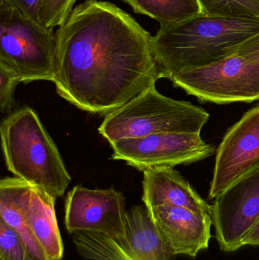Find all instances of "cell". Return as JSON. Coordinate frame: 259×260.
I'll list each match as a JSON object with an SVG mask.
<instances>
[{
  "label": "cell",
  "instance_id": "1",
  "mask_svg": "<svg viewBox=\"0 0 259 260\" xmlns=\"http://www.w3.org/2000/svg\"><path fill=\"white\" fill-rule=\"evenodd\" d=\"M56 35L53 83L60 97L82 111L108 115L162 79L153 36L113 3L87 0Z\"/></svg>",
  "mask_w": 259,
  "mask_h": 260
},
{
  "label": "cell",
  "instance_id": "2",
  "mask_svg": "<svg viewBox=\"0 0 259 260\" xmlns=\"http://www.w3.org/2000/svg\"><path fill=\"white\" fill-rule=\"evenodd\" d=\"M259 33V19H234L201 12L160 26L153 36L155 59L164 79L205 67L235 54L245 41Z\"/></svg>",
  "mask_w": 259,
  "mask_h": 260
},
{
  "label": "cell",
  "instance_id": "3",
  "mask_svg": "<svg viewBox=\"0 0 259 260\" xmlns=\"http://www.w3.org/2000/svg\"><path fill=\"white\" fill-rule=\"evenodd\" d=\"M1 145L8 170L55 199L62 197L71 177L56 144L34 111L24 107L2 121Z\"/></svg>",
  "mask_w": 259,
  "mask_h": 260
},
{
  "label": "cell",
  "instance_id": "4",
  "mask_svg": "<svg viewBox=\"0 0 259 260\" xmlns=\"http://www.w3.org/2000/svg\"><path fill=\"white\" fill-rule=\"evenodd\" d=\"M209 118L203 108L166 97L154 86L105 116L98 131L109 144L161 133L200 134Z\"/></svg>",
  "mask_w": 259,
  "mask_h": 260
},
{
  "label": "cell",
  "instance_id": "5",
  "mask_svg": "<svg viewBox=\"0 0 259 260\" xmlns=\"http://www.w3.org/2000/svg\"><path fill=\"white\" fill-rule=\"evenodd\" d=\"M15 8L0 4V67L27 83L53 82L56 35Z\"/></svg>",
  "mask_w": 259,
  "mask_h": 260
},
{
  "label": "cell",
  "instance_id": "6",
  "mask_svg": "<svg viewBox=\"0 0 259 260\" xmlns=\"http://www.w3.org/2000/svg\"><path fill=\"white\" fill-rule=\"evenodd\" d=\"M72 241L81 256L89 260H173L175 256L144 205L127 211L123 236L77 232Z\"/></svg>",
  "mask_w": 259,
  "mask_h": 260
},
{
  "label": "cell",
  "instance_id": "7",
  "mask_svg": "<svg viewBox=\"0 0 259 260\" xmlns=\"http://www.w3.org/2000/svg\"><path fill=\"white\" fill-rule=\"evenodd\" d=\"M171 82L201 103H252L259 100V62L234 54L215 63L182 72Z\"/></svg>",
  "mask_w": 259,
  "mask_h": 260
},
{
  "label": "cell",
  "instance_id": "8",
  "mask_svg": "<svg viewBox=\"0 0 259 260\" xmlns=\"http://www.w3.org/2000/svg\"><path fill=\"white\" fill-rule=\"evenodd\" d=\"M110 145L113 158L123 160L141 171L191 165L215 152L212 145L196 133H156L141 138H125Z\"/></svg>",
  "mask_w": 259,
  "mask_h": 260
},
{
  "label": "cell",
  "instance_id": "9",
  "mask_svg": "<svg viewBox=\"0 0 259 260\" xmlns=\"http://www.w3.org/2000/svg\"><path fill=\"white\" fill-rule=\"evenodd\" d=\"M215 238L224 252L242 248L259 221V164L228 186L211 205Z\"/></svg>",
  "mask_w": 259,
  "mask_h": 260
},
{
  "label": "cell",
  "instance_id": "10",
  "mask_svg": "<svg viewBox=\"0 0 259 260\" xmlns=\"http://www.w3.org/2000/svg\"><path fill=\"white\" fill-rule=\"evenodd\" d=\"M126 200L114 189L75 186L67 194L65 225L69 234L94 232L112 238L126 234Z\"/></svg>",
  "mask_w": 259,
  "mask_h": 260
},
{
  "label": "cell",
  "instance_id": "11",
  "mask_svg": "<svg viewBox=\"0 0 259 260\" xmlns=\"http://www.w3.org/2000/svg\"><path fill=\"white\" fill-rule=\"evenodd\" d=\"M258 164L259 105L228 130L217 148L208 199L217 198Z\"/></svg>",
  "mask_w": 259,
  "mask_h": 260
},
{
  "label": "cell",
  "instance_id": "12",
  "mask_svg": "<svg viewBox=\"0 0 259 260\" xmlns=\"http://www.w3.org/2000/svg\"><path fill=\"white\" fill-rule=\"evenodd\" d=\"M147 209L152 221L174 256L196 257L209 247L213 225L211 215L177 206H159Z\"/></svg>",
  "mask_w": 259,
  "mask_h": 260
},
{
  "label": "cell",
  "instance_id": "13",
  "mask_svg": "<svg viewBox=\"0 0 259 260\" xmlns=\"http://www.w3.org/2000/svg\"><path fill=\"white\" fill-rule=\"evenodd\" d=\"M142 201L147 208L172 206L211 215L212 206L173 168L143 171Z\"/></svg>",
  "mask_w": 259,
  "mask_h": 260
},
{
  "label": "cell",
  "instance_id": "14",
  "mask_svg": "<svg viewBox=\"0 0 259 260\" xmlns=\"http://www.w3.org/2000/svg\"><path fill=\"white\" fill-rule=\"evenodd\" d=\"M33 186L18 177L0 181V220L13 229L27 247L32 260H48L26 223Z\"/></svg>",
  "mask_w": 259,
  "mask_h": 260
},
{
  "label": "cell",
  "instance_id": "15",
  "mask_svg": "<svg viewBox=\"0 0 259 260\" xmlns=\"http://www.w3.org/2000/svg\"><path fill=\"white\" fill-rule=\"evenodd\" d=\"M56 199L33 187L25 220L48 260H62L64 247L55 211Z\"/></svg>",
  "mask_w": 259,
  "mask_h": 260
},
{
  "label": "cell",
  "instance_id": "16",
  "mask_svg": "<svg viewBox=\"0 0 259 260\" xmlns=\"http://www.w3.org/2000/svg\"><path fill=\"white\" fill-rule=\"evenodd\" d=\"M137 14L147 15L161 25L173 24L201 13L197 0H122Z\"/></svg>",
  "mask_w": 259,
  "mask_h": 260
},
{
  "label": "cell",
  "instance_id": "17",
  "mask_svg": "<svg viewBox=\"0 0 259 260\" xmlns=\"http://www.w3.org/2000/svg\"><path fill=\"white\" fill-rule=\"evenodd\" d=\"M203 13L234 19H259L256 0H197Z\"/></svg>",
  "mask_w": 259,
  "mask_h": 260
},
{
  "label": "cell",
  "instance_id": "18",
  "mask_svg": "<svg viewBox=\"0 0 259 260\" xmlns=\"http://www.w3.org/2000/svg\"><path fill=\"white\" fill-rule=\"evenodd\" d=\"M76 0H41L40 5V24L46 27H60L73 10Z\"/></svg>",
  "mask_w": 259,
  "mask_h": 260
},
{
  "label": "cell",
  "instance_id": "19",
  "mask_svg": "<svg viewBox=\"0 0 259 260\" xmlns=\"http://www.w3.org/2000/svg\"><path fill=\"white\" fill-rule=\"evenodd\" d=\"M0 260H32L20 235L1 220Z\"/></svg>",
  "mask_w": 259,
  "mask_h": 260
},
{
  "label": "cell",
  "instance_id": "20",
  "mask_svg": "<svg viewBox=\"0 0 259 260\" xmlns=\"http://www.w3.org/2000/svg\"><path fill=\"white\" fill-rule=\"evenodd\" d=\"M20 82L17 76L0 67V110L3 114H9L15 106L14 94Z\"/></svg>",
  "mask_w": 259,
  "mask_h": 260
},
{
  "label": "cell",
  "instance_id": "21",
  "mask_svg": "<svg viewBox=\"0 0 259 260\" xmlns=\"http://www.w3.org/2000/svg\"><path fill=\"white\" fill-rule=\"evenodd\" d=\"M41 0H0V4L15 8L29 18L40 23L39 9Z\"/></svg>",
  "mask_w": 259,
  "mask_h": 260
},
{
  "label": "cell",
  "instance_id": "22",
  "mask_svg": "<svg viewBox=\"0 0 259 260\" xmlns=\"http://www.w3.org/2000/svg\"><path fill=\"white\" fill-rule=\"evenodd\" d=\"M235 54L251 62H259V33L242 44Z\"/></svg>",
  "mask_w": 259,
  "mask_h": 260
},
{
  "label": "cell",
  "instance_id": "23",
  "mask_svg": "<svg viewBox=\"0 0 259 260\" xmlns=\"http://www.w3.org/2000/svg\"><path fill=\"white\" fill-rule=\"evenodd\" d=\"M242 246H259V221L243 240Z\"/></svg>",
  "mask_w": 259,
  "mask_h": 260
},
{
  "label": "cell",
  "instance_id": "24",
  "mask_svg": "<svg viewBox=\"0 0 259 260\" xmlns=\"http://www.w3.org/2000/svg\"><path fill=\"white\" fill-rule=\"evenodd\" d=\"M256 1H257V3H258L259 4V0H256Z\"/></svg>",
  "mask_w": 259,
  "mask_h": 260
}]
</instances>
